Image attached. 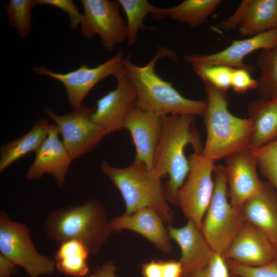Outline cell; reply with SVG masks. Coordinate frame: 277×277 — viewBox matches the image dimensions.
Masks as SVG:
<instances>
[{
	"label": "cell",
	"instance_id": "ab89813d",
	"mask_svg": "<svg viewBox=\"0 0 277 277\" xmlns=\"http://www.w3.org/2000/svg\"><path fill=\"white\" fill-rule=\"evenodd\" d=\"M276 259L277 260V248H276Z\"/></svg>",
	"mask_w": 277,
	"mask_h": 277
},
{
	"label": "cell",
	"instance_id": "e575fe53",
	"mask_svg": "<svg viewBox=\"0 0 277 277\" xmlns=\"http://www.w3.org/2000/svg\"><path fill=\"white\" fill-rule=\"evenodd\" d=\"M162 277H182L183 266L180 261H162Z\"/></svg>",
	"mask_w": 277,
	"mask_h": 277
},
{
	"label": "cell",
	"instance_id": "6da1fadb",
	"mask_svg": "<svg viewBox=\"0 0 277 277\" xmlns=\"http://www.w3.org/2000/svg\"><path fill=\"white\" fill-rule=\"evenodd\" d=\"M165 57L176 60L173 51L165 47L159 48L154 57L145 66L135 65L129 55L124 58L122 71L136 89V106L161 116L181 114L203 116L206 100H193L184 97L171 83L156 74V63Z\"/></svg>",
	"mask_w": 277,
	"mask_h": 277
},
{
	"label": "cell",
	"instance_id": "4316f807",
	"mask_svg": "<svg viewBox=\"0 0 277 277\" xmlns=\"http://www.w3.org/2000/svg\"><path fill=\"white\" fill-rule=\"evenodd\" d=\"M256 63L261 73L256 80L259 93L264 97L277 95V46L262 50Z\"/></svg>",
	"mask_w": 277,
	"mask_h": 277
},
{
	"label": "cell",
	"instance_id": "f1b7e54d",
	"mask_svg": "<svg viewBox=\"0 0 277 277\" xmlns=\"http://www.w3.org/2000/svg\"><path fill=\"white\" fill-rule=\"evenodd\" d=\"M253 150L261 173L277 193V138Z\"/></svg>",
	"mask_w": 277,
	"mask_h": 277
},
{
	"label": "cell",
	"instance_id": "d6a6232c",
	"mask_svg": "<svg viewBox=\"0 0 277 277\" xmlns=\"http://www.w3.org/2000/svg\"><path fill=\"white\" fill-rule=\"evenodd\" d=\"M33 7L37 5H48L61 9L69 16L70 27L76 29L80 26L83 19V14L72 0H33Z\"/></svg>",
	"mask_w": 277,
	"mask_h": 277
},
{
	"label": "cell",
	"instance_id": "d4e9b609",
	"mask_svg": "<svg viewBox=\"0 0 277 277\" xmlns=\"http://www.w3.org/2000/svg\"><path fill=\"white\" fill-rule=\"evenodd\" d=\"M89 254L82 242L74 240L65 241L55 253L56 268L65 275L84 277L89 271L87 262Z\"/></svg>",
	"mask_w": 277,
	"mask_h": 277
},
{
	"label": "cell",
	"instance_id": "83f0119b",
	"mask_svg": "<svg viewBox=\"0 0 277 277\" xmlns=\"http://www.w3.org/2000/svg\"><path fill=\"white\" fill-rule=\"evenodd\" d=\"M33 8L30 0H10L4 6L9 27L15 29L18 36L24 39L27 38L31 31V11Z\"/></svg>",
	"mask_w": 277,
	"mask_h": 277
},
{
	"label": "cell",
	"instance_id": "30bf717a",
	"mask_svg": "<svg viewBox=\"0 0 277 277\" xmlns=\"http://www.w3.org/2000/svg\"><path fill=\"white\" fill-rule=\"evenodd\" d=\"M83 19L81 32L87 38L98 35L103 47L111 52L127 40L126 23L122 18L117 1L82 0Z\"/></svg>",
	"mask_w": 277,
	"mask_h": 277
},
{
	"label": "cell",
	"instance_id": "4dcf8cb0",
	"mask_svg": "<svg viewBox=\"0 0 277 277\" xmlns=\"http://www.w3.org/2000/svg\"><path fill=\"white\" fill-rule=\"evenodd\" d=\"M231 273L239 277H277V260L260 266H249L226 260Z\"/></svg>",
	"mask_w": 277,
	"mask_h": 277
},
{
	"label": "cell",
	"instance_id": "1f68e13d",
	"mask_svg": "<svg viewBox=\"0 0 277 277\" xmlns=\"http://www.w3.org/2000/svg\"><path fill=\"white\" fill-rule=\"evenodd\" d=\"M231 272L223 255L213 251L208 263L203 268L184 277H230Z\"/></svg>",
	"mask_w": 277,
	"mask_h": 277
},
{
	"label": "cell",
	"instance_id": "3957f363",
	"mask_svg": "<svg viewBox=\"0 0 277 277\" xmlns=\"http://www.w3.org/2000/svg\"><path fill=\"white\" fill-rule=\"evenodd\" d=\"M207 106L203 115L207 131L201 153L213 163L236 152L250 149L253 127L250 119L233 115L228 108L226 92L204 83Z\"/></svg>",
	"mask_w": 277,
	"mask_h": 277
},
{
	"label": "cell",
	"instance_id": "f35d334b",
	"mask_svg": "<svg viewBox=\"0 0 277 277\" xmlns=\"http://www.w3.org/2000/svg\"><path fill=\"white\" fill-rule=\"evenodd\" d=\"M230 277H239V276L231 273Z\"/></svg>",
	"mask_w": 277,
	"mask_h": 277
},
{
	"label": "cell",
	"instance_id": "2e32d148",
	"mask_svg": "<svg viewBox=\"0 0 277 277\" xmlns=\"http://www.w3.org/2000/svg\"><path fill=\"white\" fill-rule=\"evenodd\" d=\"M57 126L50 125L48 134L35 152L34 160L28 168L26 179H39L43 174H51L58 186L63 187L69 166L73 161L62 140Z\"/></svg>",
	"mask_w": 277,
	"mask_h": 277
},
{
	"label": "cell",
	"instance_id": "d590c367",
	"mask_svg": "<svg viewBox=\"0 0 277 277\" xmlns=\"http://www.w3.org/2000/svg\"><path fill=\"white\" fill-rule=\"evenodd\" d=\"M143 277H162V261L152 260L142 266Z\"/></svg>",
	"mask_w": 277,
	"mask_h": 277
},
{
	"label": "cell",
	"instance_id": "52a82bcc",
	"mask_svg": "<svg viewBox=\"0 0 277 277\" xmlns=\"http://www.w3.org/2000/svg\"><path fill=\"white\" fill-rule=\"evenodd\" d=\"M0 251L30 277L51 274L56 268L55 261L38 252L27 227L11 221L4 212L0 215Z\"/></svg>",
	"mask_w": 277,
	"mask_h": 277
},
{
	"label": "cell",
	"instance_id": "8fae6325",
	"mask_svg": "<svg viewBox=\"0 0 277 277\" xmlns=\"http://www.w3.org/2000/svg\"><path fill=\"white\" fill-rule=\"evenodd\" d=\"M124 58L120 50L104 63L94 67L83 65L74 70L59 73L42 66L34 68V72L60 82L65 87L68 103L74 109L83 105L85 97L98 82L123 70Z\"/></svg>",
	"mask_w": 277,
	"mask_h": 277
},
{
	"label": "cell",
	"instance_id": "4fadbf2b",
	"mask_svg": "<svg viewBox=\"0 0 277 277\" xmlns=\"http://www.w3.org/2000/svg\"><path fill=\"white\" fill-rule=\"evenodd\" d=\"M225 171L231 204L242 208L245 203L261 192L265 183L260 179L253 149H247L225 158Z\"/></svg>",
	"mask_w": 277,
	"mask_h": 277
},
{
	"label": "cell",
	"instance_id": "7a4b0ae2",
	"mask_svg": "<svg viewBox=\"0 0 277 277\" xmlns=\"http://www.w3.org/2000/svg\"><path fill=\"white\" fill-rule=\"evenodd\" d=\"M194 115H169L164 117L160 138L154 154L153 168L163 178L169 179L164 185L167 202L177 205V194L190 171L185 148L191 145L194 152L201 153L202 143L194 126Z\"/></svg>",
	"mask_w": 277,
	"mask_h": 277
},
{
	"label": "cell",
	"instance_id": "d6986e66",
	"mask_svg": "<svg viewBox=\"0 0 277 277\" xmlns=\"http://www.w3.org/2000/svg\"><path fill=\"white\" fill-rule=\"evenodd\" d=\"M161 216L149 208L141 209L129 215H123L110 221L112 231L129 230L141 234L161 252L168 254L172 250L170 238Z\"/></svg>",
	"mask_w": 277,
	"mask_h": 277
},
{
	"label": "cell",
	"instance_id": "5bb4252c",
	"mask_svg": "<svg viewBox=\"0 0 277 277\" xmlns=\"http://www.w3.org/2000/svg\"><path fill=\"white\" fill-rule=\"evenodd\" d=\"M223 256L242 265L260 266L276 259V248L263 231L245 221Z\"/></svg>",
	"mask_w": 277,
	"mask_h": 277
},
{
	"label": "cell",
	"instance_id": "44dd1931",
	"mask_svg": "<svg viewBox=\"0 0 277 277\" xmlns=\"http://www.w3.org/2000/svg\"><path fill=\"white\" fill-rule=\"evenodd\" d=\"M249 118L253 127L250 149H256L277 138V95L250 102Z\"/></svg>",
	"mask_w": 277,
	"mask_h": 277
},
{
	"label": "cell",
	"instance_id": "7c38bea8",
	"mask_svg": "<svg viewBox=\"0 0 277 277\" xmlns=\"http://www.w3.org/2000/svg\"><path fill=\"white\" fill-rule=\"evenodd\" d=\"M114 76L116 87L97 100L91 114V120L107 134L124 128L125 119L136 106L137 99L134 85L123 71Z\"/></svg>",
	"mask_w": 277,
	"mask_h": 277
},
{
	"label": "cell",
	"instance_id": "8d00e7d4",
	"mask_svg": "<svg viewBox=\"0 0 277 277\" xmlns=\"http://www.w3.org/2000/svg\"><path fill=\"white\" fill-rule=\"evenodd\" d=\"M116 269L114 263L108 261L95 267L92 273L88 277H117Z\"/></svg>",
	"mask_w": 277,
	"mask_h": 277
},
{
	"label": "cell",
	"instance_id": "484cf974",
	"mask_svg": "<svg viewBox=\"0 0 277 277\" xmlns=\"http://www.w3.org/2000/svg\"><path fill=\"white\" fill-rule=\"evenodd\" d=\"M222 3L221 0H185L166 8L171 19L196 28L205 23Z\"/></svg>",
	"mask_w": 277,
	"mask_h": 277
},
{
	"label": "cell",
	"instance_id": "8992f818",
	"mask_svg": "<svg viewBox=\"0 0 277 277\" xmlns=\"http://www.w3.org/2000/svg\"><path fill=\"white\" fill-rule=\"evenodd\" d=\"M213 175L214 192L201 230L213 251L223 255L245 220L242 208L230 203L225 167L215 166Z\"/></svg>",
	"mask_w": 277,
	"mask_h": 277
},
{
	"label": "cell",
	"instance_id": "9c48e42d",
	"mask_svg": "<svg viewBox=\"0 0 277 277\" xmlns=\"http://www.w3.org/2000/svg\"><path fill=\"white\" fill-rule=\"evenodd\" d=\"M94 109L83 105L62 115L48 108L45 109L46 114L57 126L62 141L73 160L92 150L107 135L103 128L91 120Z\"/></svg>",
	"mask_w": 277,
	"mask_h": 277
},
{
	"label": "cell",
	"instance_id": "7402d4cb",
	"mask_svg": "<svg viewBox=\"0 0 277 277\" xmlns=\"http://www.w3.org/2000/svg\"><path fill=\"white\" fill-rule=\"evenodd\" d=\"M239 7L242 35L252 36L277 28V0H244Z\"/></svg>",
	"mask_w": 277,
	"mask_h": 277
},
{
	"label": "cell",
	"instance_id": "74e56055",
	"mask_svg": "<svg viewBox=\"0 0 277 277\" xmlns=\"http://www.w3.org/2000/svg\"><path fill=\"white\" fill-rule=\"evenodd\" d=\"M16 271V265L0 254V277H12Z\"/></svg>",
	"mask_w": 277,
	"mask_h": 277
},
{
	"label": "cell",
	"instance_id": "f546056e",
	"mask_svg": "<svg viewBox=\"0 0 277 277\" xmlns=\"http://www.w3.org/2000/svg\"><path fill=\"white\" fill-rule=\"evenodd\" d=\"M203 83L226 92L231 87L233 68L224 65H208L192 68Z\"/></svg>",
	"mask_w": 277,
	"mask_h": 277
},
{
	"label": "cell",
	"instance_id": "9a60e30c",
	"mask_svg": "<svg viewBox=\"0 0 277 277\" xmlns=\"http://www.w3.org/2000/svg\"><path fill=\"white\" fill-rule=\"evenodd\" d=\"M276 46L277 28L248 38L233 41L225 49L214 53L187 55L184 56V59L192 68L208 65H224L251 71L253 68L243 63L244 58L257 50L270 49Z\"/></svg>",
	"mask_w": 277,
	"mask_h": 277
},
{
	"label": "cell",
	"instance_id": "ffe728a7",
	"mask_svg": "<svg viewBox=\"0 0 277 277\" xmlns=\"http://www.w3.org/2000/svg\"><path fill=\"white\" fill-rule=\"evenodd\" d=\"M245 221L263 231L277 248V193L268 183L242 207Z\"/></svg>",
	"mask_w": 277,
	"mask_h": 277
},
{
	"label": "cell",
	"instance_id": "603a6c76",
	"mask_svg": "<svg viewBox=\"0 0 277 277\" xmlns=\"http://www.w3.org/2000/svg\"><path fill=\"white\" fill-rule=\"evenodd\" d=\"M50 125L45 119L35 122L22 136L3 145L0 149V172L32 151H36L47 137Z\"/></svg>",
	"mask_w": 277,
	"mask_h": 277
},
{
	"label": "cell",
	"instance_id": "277c9868",
	"mask_svg": "<svg viewBox=\"0 0 277 277\" xmlns=\"http://www.w3.org/2000/svg\"><path fill=\"white\" fill-rule=\"evenodd\" d=\"M101 168L121 193L126 207L124 214L149 208L154 210L164 223L170 225L173 222V213L161 182L162 177L153 168L135 160L124 168L113 167L104 161Z\"/></svg>",
	"mask_w": 277,
	"mask_h": 277
},
{
	"label": "cell",
	"instance_id": "ba28073f",
	"mask_svg": "<svg viewBox=\"0 0 277 277\" xmlns=\"http://www.w3.org/2000/svg\"><path fill=\"white\" fill-rule=\"evenodd\" d=\"M190 171L177 194V205L188 220L201 229L214 189L213 162L194 152L189 157Z\"/></svg>",
	"mask_w": 277,
	"mask_h": 277
},
{
	"label": "cell",
	"instance_id": "836d02e7",
	"mask_svg": "<svg viewBox=\"0 0 277 277\" xmlns=\"http://www.w3.org/2000/svg\"><path fill=\"white\" fill-rule=\"evenodd\" d=\"M250 71L242 68H233L231 78V87L237 93H244L251 89H256L257 81L250 75Z\"/></svg>",
	"mask_w": 277,
	"mask_h": 277
},
{
	"label": "cell",
	"instance_id": "5b68a950",
	"mask_svg": "<svg viewBox=\"0 0 277 277\" xmlns=\"http://www.w3.org/2000/svg\"><path fill=\"white\" fill-rule=\"evenodd\" d=\"M44 229L56 242H82L91 254L98 252L112 232L102 205L95 200L54 211L47 217Z\"/></svg>",
	"mask_w": 277,
	"mask_h": 277
},
{
	"label": "cell",
	"instance_id": "ac0fdd59",
	"mask_svg": "<svg viewBox=\"0 0 277 277\" xmlns=\"http://www.w3.org/2000/svg\"><path fill=\"white\" fill-rule=\"evenodd\" d=\"M170 239L175 241L181 251L180 261L183 266V275L204 267L209 262L213 252L201 229L191 220H188L185 225L167 228Z\"/></svg>",
	"mask_w": 277,
	"mask_h": 277
},
{
	"label": "cell",
	"instance_id": "e0dca14e",
	"mask_svg": "<svg viewBox=\"0 0 277 277\" xmlns=\"http://www.w3.org/2000/svg\"><path fill=\"white\" fill-rule=\"evenodd\" d=\"M165 116L135 106L127 116L124 128L130 132L136 150L135 160L153 168L154 154L161 135Z\"/></svg>",
	"mask_w": 277,
	"mask_h": 277
},
{
	"label": "cell",
	"instance_id": "cb8c5ba5",
	"mask_svg": "<svg viewBox=\"0 0 277 277\" xmlns=\"http://www.w3.org/2000/svg\"><path fill=\"white\" fill-rule=\"evenodd\" d=\"M127 19V42L129 45L135 44L140 30H153V27L144 24L147 15L152 14L154 18H161L166 15V8L152 5L147 0H117Z\"/></svg>",
	"mask_w": 277,
	"mask_h": 277
}]
</instances>
